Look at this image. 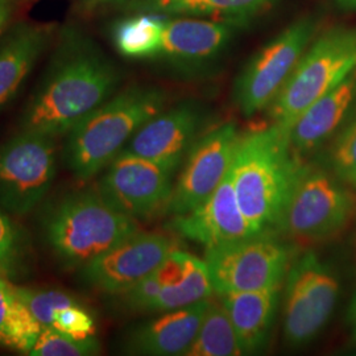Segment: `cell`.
<instances>
[{"label": "cell", "instance_id": "6da1fadb", "mask_svg": "<svg viewBox=\"0 0 356 356\" xmlns=\"http://www.w3.org/2000/svg\"><path fill=\"white\" fill-rule=\"evenodd\" d=\"M119 76L89 44L70 38L57 51L22 116V131L58 138L114 92Z\"/></svg>", "mask_w": 356, "mask_h": 356}, {"label": "cell", "instance_id": "7a4b0ae2", "mask_svg": "<svg viewBox=\"0 0 356 356\" xmlns=\"http://www.w3.org/2000/svg\"><path fill=\"white\" fill-rule=\"evenodd\" d=\"M279 124L239 136L231 164L234 191L254 232H276L293 188L305 168Z\"/></svg>", "mask_w": 356, "mask_h": 356}, {"label": "cell", "instance_id": "3957f363", "mask_svg": "<svg viewBox=\"0 0 356 356\" xmlns=\"http://www.w3.org/2000/svg\"><path fill=\"white\" fill-rule=\"evenodd\" d=\"M157 88L132 86L107 99L67 132L65 161L81 181L98 175L123 151L136 131L165 106Z\"/></svg>", "mask_w": 356, "mask_h": 356}, {"label": "cell", "instance_id": "277c9868", "mask_svg": "<svg viewBox=\"0 0 356 356\" xmlns=\"http://www.w3.org/2000/svg\"><path fill=\"white\" fill-rule=\"evenodd\" d=\"M139 229L136 219L116 209L99 191L66 195L44 220L47 242L67 267H85Z\"/></svg>", "mask_w": 356, "mask_h": 356}, {"label": "cell", "instance_id": "5b68a950", "mask_svg": "<svg viewBox=\"0 0 356 356\" xmlns=\"http://www.w3.org/2000/svg\"><path fill=\"white\" fill-rule=\"evenodd\" d=\"M356 69V29L338 26L307 47L277 97L270 103L272 123L291 129L297 118Z\"/></svg>", "mask_w": 356, "mask_h": 356}, {"label": "cell", "instance_id": "8992f818", "mask_svg": "<svg viewBox=\"0 0 356 356\" xmlns=\"http://www.w3.org/2000/svg\"><path fill=\"white\" fill-rule=\"evenodd\" d=\"M355 213V195L346 184L318 168L305 165L277 229L300 244L325 242L347 229Z\"/></svg>", "mask_w": 356, "mask_h": 356}, {"label": "cell", "instance_id": "52a82bcc", "mask_svg": "<svg viewBox=\"0 0 356 356\" xmlns=\"http://www.w3.org/2000/svg\"><path fill=\"white\" fill-rule=\"evenodd\" d=\"M294 260V250L275 232L206 248L214 292L220 294L280 288Z\"/></svg>", "mask_w": 356, "mask_h": 356}, {"label": "cell", "instance_id": "ba28073f", "mask_svg": "<svg viewBox=\"0 0 356 356\" xmlns=\"http://www.w3.org/2000/svg\"><path fill=\"white\" fill-rule=\"evenodd\" d=\"M56 172V138L22 131L0 147V204L16 216L31 213L48 194Z\"/></svg>", "mask_w": 356, "mask_h": 356}, {"label": "cell", "instance_id": "9c48e42d", "mask_svg": "<svg viewBox=\"0 0 356 356\" xmlns=\"http://www.w3.org/2000/svg\"><path fill=\"white\" fill-rule=\"evenodd\" d=\"M334 270L309 251L293 260L286 275L284 341L291 347L310 343L330 319L339 297Z\"/></svg>", "mask_w": 356, "mask_h": 356}, {"label": "cell", "instance_id": "30bf717a", "mask_svg": "<svg viewBox=\"0 0 356 356\" xmlns=\"http://www.w3.org/2000/svg\"><path fill=\"white\" fill-rule=\"evenodd\" d=\"M316 32V22L305 16L286 26L254 54L235 83V101L243 115L252 116L268 108Z\"/></svg>", "mask_w": 356, "mask_h": 356}, {"label": "cell", "instance_id": "8fae6325", "mask_svg": "<svg viewBox=\"0 0 356 356\" xmlns=\"http://www.w3.org/2000/svg\"><path fill=\"white\" fill-rule=\"evenodd\" d=\"M239 136L234 123H223L193 143L165 213H189L216 191L229 173Z\"/></svg>", "mask_w": 356, "mask_h": 356}, {"label": "cell", "instance_id": "7c38bea8", "mask_svg": "<svg viewBox=\"0 0 356 356\" xmlns=\"http://www.w3.org/2000/svg\"><path fill=\"white\" fill-rule=\"evenodd\" d=\"M169 170L123 149L108 164L99 191L124 214L139 220L166 211L173 185Z\"/></svg>", "mask_w": 356, "mask_h": 356}, {"label": "cell", "instance_id": "4fadbf2b", "mask_svg": "<svg viewBox=\"0 0 356 356\" xmlns=\"http://www.w3.org/2000/svg\"><path fill=\"white\" fill-rule=\"evenodd\" d=\"M175 250L172 238L139 229L82 267V276L95 289L120 296L161 267Z\"/></svg>", "mask_w": 356, "mask_h": 356}, {"label": "cell", "instance_id": "5bb4252c", "mask_svg": "<svg viewBox=\"0 0 356 356\" xmlns=\"http://www.w3.org/2000/svg\"><path fill=\"white\" fill-rule=\"evenodd\" d=\"M170 227L206 248L238 242L257 234L238 204L231 170L202 204L189 213L173 216Z\"/></svg>", "mask_w": 356, "mask_h": 356}, {"label": "cell", "instance_id": "9a60e30c", "mask_svg": "<svg viewBox=\"0 0 356 356\" xmlns=\"http://www.w3.org/2000/svg\"><path fill=\"white\" fill-rule=\"evenodd\" d=\"M201 123V108L193 103H182L163 110L143 124L124 149L175 173L189 152Z\"/></svg>", "mask_w": 356, "mask_h": 356}, {"label": "cell", "instance_id": "2e32d148", "mask_svg": "<svg viewBox=\"0 0 356 356\" xmlns=\"http://www.w3.org/2000/svg\"><path fill=\"white\" fill-rule=\"evenodd\" d=\"M209 298L161 313L129 332L124 351L134 355H185L204 321Z\"/></svg>", "mask_w": 356, "mask_h": 356}, {"label": "cell", "instance_id": "e0dca14e", "mask_svg": "<svg viewBox=\"0 0 356 356\" xmlns=\"http://www.w3.org/2000/svg\"><path fill=\"white\" fill-rule=\"evenodd\" d=\"M356 99V69L312 103L289 129L293 151L301 157L321 147L343 122Z\"/></svg>", "mask_w": 356, "mask_h": 356}, {"label": "cell", "instance_id": "ac0fdd59", "mask_svg": "<svg viewBox=\"0 0 356 356\" xmlns=\"http://www.w3.org/2000/svg\"><path fill=\"white\" fill-rule=\"evenodd\" d=\"M234 32L232 20H206L194 16L165 19L160 56L178 61H204L223 51Z\"/></svg>", "mask_w": 356, "mask_h": 356}, {"label": "cell", "instance_id": "d6986e66", "mask_svg": "<svg viewBox=\"0 0 356 356\" xmlns=\"http://www.w3.org/2000/svg\"><path fill=\"white\" fill-rule=\"evenodd\" d=\"M280 288L220 294L243 354L263 351L269 341L280 300Z\"/></svg>", "mask_w": 356, "mask_h": 356}, {"label": "cell", "instance_id": "ffe728a7", "mask_svg": "<svg viewBox=\"0 0 356 356\" xmlns=\"http://www.w3.org/2000/svg\"><path fill=\"white\" fill-rule=\"evenodd\" d=\"M166 282L147 313H165L197 304L211 297L214 286L204 260L175 250L163 264Z\"/></svg>", "mask_w": 356, "mask_h": 356}, {"label": "cell", "instance_id": "44dd1931", "mask_svg": "<svg viewBox=\"0 0 356 356\" xmlns=\"http://www.w3.org/2000/svg\"><path fill=\"white\" fill-rule=\"evenodd\" d=\"M49 31L19 24L0 42V110L11 102L47 47Z\"/></svg>", "mask_w": 356, "mask_h": 356}, {"label": "cell", "instance_id": "7402d4cb", "mask_svg": "<svg viewBox=\"0 0 356 356\" xmlns=\"http://www.w3.org/2000/svg\"><path fill=\"white\" fill-rule=\"evenodd\" d=\"M41 326L19 289L7 277H0V344L28 354L38 339Z\"/></svg>", "mask_w": 356, "mask_h": 356}, {"label": "cell", "instance_id": "603a6c76", "mask_svg": "<svg viewBox=\"0 0 356 356\" xmlns=\"http://www.w3.org/2000/svg\"><path fill=\"white\" fill-rule=\"evenodd\" d=\"M277 0H144L141 8L154 15L211 16L238 22L254 15Z\"/></svg>", "mask_w": 356, "mask_h": 356}, {"label": "cell", "instance_id": "cb8c5ba5", "mask_svg": "<svg viewBox=\"0 0 356 356\" xmlns=\"http://www.w3.org/2000/svg\"><path fill=\"white\" fill-rule=\"evenodd\" d=\"M185 355H243L236 332L222 301H209L201 327Z\"/></svg>", "mask_w": 356, "mask_h": 356}, {"label": "cell", "instance_id": "d4e9b609", "mask_svg": "<svg viewBox=\"0 0 356 356\" xmlns=\"http://www.w3.org/2000/svg\"><path fill=\"white\" fill-rule=\"evenodd\" d=\"M165 17L159 15H140L126 19L115 26L114 42L120 54L129 58L157 57Z\"/></svg>", "mask_w": 356, "mask_h": 356}, {"label": "cell", "instance_id": "484cf974", "mask_svg": "<svg viewBox=\"0 0 356 356\" xmlns=\"http://www.w3.org/2000/svg\"><path fill=\"white\" fill-rule=\"evenodd\" d=\"M101 353L97 337L76 339L54 327H41L38 339L26 355L91 356Z\"/></svg>", "mask_w": 356, "mask_h": 356}, {"label": "cell", "instance_id": "4316f807", "mask_svg": "<svg viewBox=\"0 0 356 356\" xmlns=\"http://www.w3.org/2000/svg\"><path fill=\"white\" fill-rule=\"evenodd\" d=\"M17 289L41 327H51L57 310L79 304L74 296L60 289H35L24 286H17Z\"/></svg>", "mask_w": 356, "mask_h": 356}, {"label": "cell", "instance_id": "83f0119b", "mask_svg": "<svg viewBox=\"0 0 356 356\" xmlns=\"http://www.w3.org/2000/svg\"><path fill=\"white\" fill-rule=\"evenodd\" d=\"M330 165L335 177L356 189V118L332 144Z\"/></svg>", "mask_w": 356, "mask_h": 356}, {"label": "cell", "instance_id": "f1b7e54d", "mask_svg": "<svg viewBox=\"0 0 356 356\" xmlns=\"http://www.w3.org/2000/svg\"><path fill=\"white\" fill-rule=\"evenodd\" d=\"M51 327L76 339L95 337L97 332L95 319L88 309L79 304L57 310L54 313Z\"/></svg>", "mask_w": 356, "mask_h": 356}, {"label": "cell", "instance_id": "f546056e", "mask_svg": "<svg viewBox=\"0 0 356 356\" xmlns=\"http://www.w3.org/2000/svg\"><path fill=\"white\" fill-rule=\"evenodd\" d=\"M19 254V235L13 222L0 211V264L13 272Z\"/></svg>", "mask_w": 356, "mask_h": 356}, {"label": "cell", "instance_id": "4dcf8cb0", "mask_svg": "<svg viewBox=\"0 0 356 356\" xmlns=\"http://www.w3.org/2000/svg\"><path fill=\"white\" fill-rule=\"evenodd\" d=\"M10 13L11 11H10L7 0H0V31L3 29V26H6Z\"/></svg>", "mask_w": 356, "mask_h": 356}, {"label": "cell", "instance_id": "1f68e13d", "mask_svg": "<svg viewBox=\"0 0 356 356\" xmlns=\"http://www.w3.org/2000/svg\"><path fill=\"white\" fill-rule=\"evenodd\" d=\"M347 319L353 323L356 319V292L354 294V298L351 301V304L348 306V313H347Z\"/></svg>", "mask_w": 356, "mask_h": 356}, {"label": "cell", "instance_id": "d6a6232c", "mask_svg": "<svg viewBox=\"0 0 356 356\" xmlns=\"http://www.w3.org/2000/svg\"><path fill=\"white\" fill-rule=\"evenodd\" d=\"M338 3L348 10H354L356 8V0H338Z\"/></svg>", "mask_w": 356, "mask_h": 356}, {"label": "cell", "instance_id": "836d02e7", "mask_svg": "<svg viewBox=\"0 0 356 356\" xmlns=\"http://www.w3.org/2000/svg\"><path fill=\"white\" fill-rule=\"evenodd\" d=\"M7 276H10L8 269L4 267V266H1V264H0V277H7Z\"/></svg>", "mask_w": 356, "mask_h": 356}, {"label": "cell", "instance_id": "e575fe53", "mask_svg": "<svg viewBox=\"0 0 356 356\" xmlns=\"http://www.w3.org/2000/svg\"><path fill=\"white\" fill-rule=\"evenodd\" d=\"M91 4H98V3H104V1H110V0H88Z\"/></svg>", "mask_w": 356, "mask_h": 356}, {"label": "cell", "instance_id": "d590c367", "mask_svg": "<svg viewBox=\"0 0 356 356\" xmlns=\"http://www.w3.org/2000/svg\"><path fill=\"white\" fill-rule=\"evenodd\" d=\"M353 326H354V330H353V338H354V341L356 342V319L353 322Z\"/></svg>", "mask_w": 356, "mask_h": 356}]
</instances>
